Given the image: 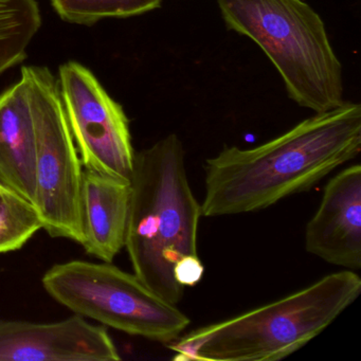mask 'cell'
Masks as SVG:
<instances>
[{"instance_id": "obj_1", "label": "cell", "mask_w": 361, "mask_h": 361, "mask_svg": "<svg viewBox=\"0 0 361 361\" xmlns=\"http://www.w3.org/2000/svg\"><path fill=\"white\" fill-rule=\"evenodd\" d=\"M361 151V106H340L250 149L225 145L204 162L202 216L257 212L303 193Z\"/></svg>"}, {"instance_id": "obj_2", "label": "cell", "mask_w": 361, "mask_h": 361, "mask_svg": "<svg viewBox=\"0 0 361 361\" xmlns=\"http://www.w3.org/2000/svg\"><path fill=\"white\" fill-rule=\"evenodd\" d=\"M126 247L134 274L166 301L185 287L174 278L179 259L198 255L202 204L188 178L183 145L171 134L135 155Z\"/></svg>"}, {"instance_id": "obj_3", "label": "cell", "mask_w": 361, "mask_h": 361, "mask_svg": "<svg viewBox=\"0 0 361 361\" xmlns=\"http://www.w3.org/2000/svg\"><path fill=\"white\" fill-rule=\"evenodd\" d=\"M360 293V276L342 269L282 299L194 329L168 346L174 360H281L320 335Z\"/></svg>"}, {"instance_id": "obj_4", "label": "cell", "mask_w": 361, "mask_h": 361, "mask_svg": "<svg viewBox=\"0 0 361 361\" xmlns=\"http://www.w3.org/2000/svg\"><path fill=\"white\" fill-rule=\"evenodd\" d=\"M229 30L255 42L299 106L324 113L344 102L343 71L324 23L303 0H216Z\"/></svg>"}, {"instance_id": "obj_5", "label": "cell", "mask_w": 361, "mask_h": 361, "mask_svg": "<svg viewBox=\"0 0 361 361\" xmlns=\"http://www.w3.org/2000/svg\"><path fill=\"white\" fill-rule=\"evenodd\" d=\"M42 283L50 297L75 314L152 341L171 343L191 323L176 304L156 295L134 274L106 262L56 264Z\"/></svg>"}, {"instance_id": "obj_6", "label": "cell", "mask_w": 361, "mask_h": 361, "mask_svg": "<svg viewBox=\"0 0 361 361\" xmlns=\"http://www.w3.org/2000/svg\"><path fill=\"white\" fill-rule=\"evenodd\" d=\"M37 135L33 204L51 238L83 244V170L65 114L60 85L46 67H23Z\"/></svg>"}, {"instance_id": "obj_7", "label": "cell", "mask_w": 361, "mask_h": 361, "mask_svg": "<svg viewBox=\"0 0 361 361\" xmlns=\"http://www.w3.org/2000/svg\"><path fill=\"white\" fill-rule=\"evenodd\" d=\"M59 85L82 166L130 183L136 153L121 105L87 68L75 62L61 67Z\"/></svg>"}, {"instance_id": "obj_8", "label": "cell", "mask_w": 361, "mask_h": 361, "mask_svg": "<svg viewBox=\"0 0 361 361\" xmlns=\"http://www.w3.org/2000/svg\"><path fill=\"white\" fill-rule=\"evenodd\" d=\"M104 327L80 314L52 323L0 320V361H118Z\"/></svg>"}, {"instance_id": "obj_9", "label": "cell", "mask_w": 361, "mask_h": 361, "mask_svg": "<svg viewBox=\"0 0 361 361\" xmlns=\"http://www.w3.org/2000/svg\"><path fill=\"white\" fill-rule=\"evenodd\" d=\"M305 249L342 269L361 268V166L331 177L305 229Z\"/></svg>"}, {"instance_id": "obj_10", "label": "cell", "mask_w": 361, "mask_h": 361, "mask_svg": "<svg viewBox=\"0 0 361 361\" xmlns=\"http://www.w3.org/2000/svg\"><path fill=\"white\" fill-rule=\"evenodd\" d=\"M130 183L83 171L81 216L86 252L106 263L126 247L130 208Z\"/></svg>"}, {"instance_id": "obj_11", "label": "cell", "mask_w": 361, "mask_h": 361, "mask_svg": "<svg viewBox=\"0 0 361 361\" xmlns=\"http://www.w3.org/2000/svg\"><path fill=\"white\" fill-rule=\"evenodd\" d=\"M37 135L24 80L0 96V185L33 202Z\"/></svg>"}, {"instance_id": "obj_12", "label": "cell", "mask_w": 361, "mask_h": 361, "mask_svg": "<svg viewBox=\"0 0 361 361\" xmlns=\"http://www.w3.org/2000/svg\"><path fill=\"white\" fill-rule=\"evenodd\" d=\"M41 24L37 0H0V73L25 60Z\"/></svg>"}, {"instance_id": "obj_13", "label": "cell", "mask_w": 361, "mask_h": 361, "mask_svg": "<svg viewBox=\"0 0 361 361\" xmlns=\"http://www.w3.org/2000/svg\"><path fill=\"white\" fill-rule=\"evenodd\" d=\"M43 229V221L33 202L11 190H0V253L20 250Z\"/></svg>"}, {"instance_id": "obj_14", "label": "cell", "mask_w": 361, "mask_h": 361, "mask_svg": "<svg viewBox=\"0 0 361 361\" xmlns=\"http://www.w3.org/2000/svg\"><path fill=\"white\" fill-rule=\"evenodd\" d=\"M59 16L73 24L92 25L107 18H130L161 7L162 0H51Z\"/></svg>"}, {"instance_id": "obj_15", "label": "cell", "mask_w": 361, "mask_h": 361, "mask_svg": "<svg viewBox=\"0 0 361 361\" xmlns=\"http://www.w3.org/2000/svg\"><path fill=\"white\" fill-rule=\"evenodd\" d=\"M204 264L198 255H190L179 259L174 266V278L183 287H192L197 285L204 276Z\"/></svg>"}, {"instance_id": "obj_16", "label": "cell", "mask_w": 361, "mask_h": 361, "mask_svg": "<svg viewBox=\"0 0 361 361\" xmlns=\"http://www.w3.org/2000/svg\"><path fill=\"white\" fill-rule=\"evenodd\" d=\"M1 188H3V185H0V190H1Z\"/></svg>"}]
</instances>
